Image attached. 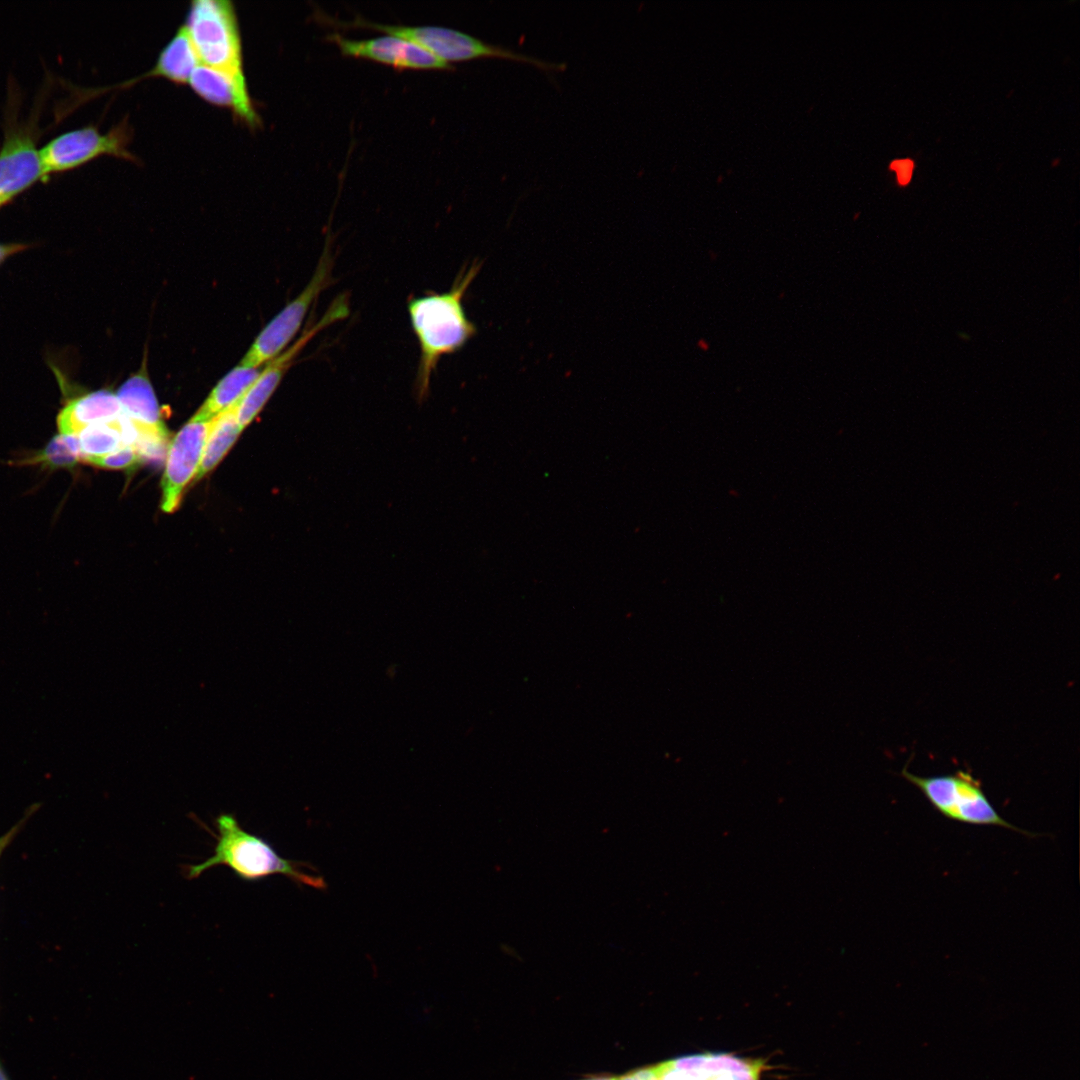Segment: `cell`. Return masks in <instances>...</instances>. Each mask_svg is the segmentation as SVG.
I'll return each instance as SVG.
<instances>
[{
    "mask_svg": "<svg viewBox=\"0 0 1080 1080\" xmlns=\"http://www.w3.org/2000/svg\"><path fill=\"white\" fill-rule=\"evenodd\" d=\"M479 269V264H472L459 273L449 291L416 297L408 303L410 323L420 347L416 377L419 401L428 394L439 360L460 350L476 332L466 316L463 298Z\"/></svg>",
    "mask_w": 1080,
    "mask_h": 1080,
    "instance_id": "obj_1",
    "label": "cell"
},
{
    "mask_svg": "<svg viewBox=\"0 0 1080 1080\" xmlns=\"http://www.w3.org/2000/svg\"><path fill=\"white\" fill-rule=\"evenodd\" d=\"M216 825L218 835L213 855L202 863L189 865L186 868L188 879L198 877L213 866L225 865L246 881L282 874L298 885L316 889L327 887L322 876L305 873L303 868L311 865L282 858L263 838L244 830L234 815H219Z\"/></svg>",
    "mask_w": 1080,
    "mask_h": 1080,
    "instance_id": "obj_2",
    "label": "cell"
},
{
    "mask_svg": "<svg viewBox=\"0 0 1080 1080\" xmlns=\"http://www.w3.org/2000/svg\"><path fill=\"white\" fill-rule=\"evenodd\" d=\"M314 16L319 23L335 28H367L411 41L445 62L467 61L478 58H498L522 62L546 72H561L565 63L548 62L514 50L484 41L464 32L439 26H403L371 22L361 16L351 21L336 19L317 9Z\"/></svg>",
    "mask_w": 1080,
    "mask_h": 1080,
    "instance_id": "obj_3",
    "label": "cell"
},
{
    "mask_svg": "<svg viewBox=\"0 0 1080 1080\" xmlns=\"http://www.w3.org/2000/svg\"><path fill=\"white\" fill-rule=\"evenodd\" d=\"M184 26L199 64L227 75L239 88L248 91L233 4L227 0L193 1Z\"/></svg>",
    "mask_w": 1080,
    "mask_h": 1080,
    "instance_id": "obj_4",
    "label": "cell"
},
{
    "mask_svg": "<svg viewBox=\"0 0 1080 1080\" xmlns=\"http://www.w3.org/2000/svg\"><path fill=\"white\" fill-rule=\"evenodd\" d=\"M900 775L917 787L929 803L944 817L971 825L998 826L1029 837L1036 834L1006 821L992 805L980 781L969 772L921 777L904 767Z\"/></svg>",
    "mask_w": 1080,
    "mask_h": 1080,
    "instance_id": "obj_5",
    "label": "cell"
},
{
    "mask_svg": "<svg viewBox=\"0 0 1080 1080\" xmlns=\"http://www.w3.org/2000/svg\"><path fill=\"white\" fill-rule=\"evenodd\" d=\"M333 264L330 241H326L318 265L308 284L261 330L239 365L260 368L285 350L301 328L312 304L331 284Z\"/></svg>",
    "mask_w": 1080,
    "mask_h": 1080,
    "instance_id": "obj_6",
    "label": "cell"
},
{
    "mask_svg": "<svg viewBox=\"0 0 1080 1080\" xmlns=\"http://www.w3.org/2000/svg\"><path fill=\"white\" fill-rule=\"evenodd\" d=\"M130 138L126 121L106 133L93 126L62 133L40 149L45 178L73 170L100 156L133 160L135 157L128 149Z\"/></svg>",
    "mask_w": 1080,
    "mask_h": 1080,
    "instance_id": "obj_7",
    "label": "cell"
},
{
    "mask_svg": "<svg viewBox=\"0 0 1080 1080\" xmlns=\"http://www.w3.org/2000/svg\"><path fill=\"white\" fill-rule=\"evenodd\" d=\"M349 313V297L341 294L331 302L318 321L306 327L288 349L265 364L258 378L237 403V420L242 430L251 423L267 403L294 359L307 343L325 328L347 318Z\"/></svg>",
    "mask_w": 1080,
    "mask_h": 1080,
    "instance_id": "obj_8",
    "label": "cell"
},
{
    "mask_svg": "<svg viewBox=\"0 0 1080 1080\" xmlns=\"http://www.w3.org/2000/svg\"><path fill=\"white\" fill-rule=\"evenodd\" d=\"M32 121L7 122L0 146V207L45 179Z\"/></svg>",
    "mask_w": 1080,
    "mask_h": 1080,
    "instance_id": "obj_9",
    "label": "cell"
},
{
    "mask_svg": "<svg viewBox=\"0 0 1080 1080\" xmlns=\"http://www.w3.org/2000/svg\"><path fill=\"white\" fill-rule=\"evenodd\" d=\"M212 420H191L172 439L162 478L164 512H173L180 504L186 486L198 472Z\"/></svg>",
    "mask_w": 1080,
    "mask_h": 1080,
    "instance_id": "obj_10",
    "label": "cell"
},
{
    "mask_svg": "<svg viewBox=\"0 0 1080 1080\" xmlns=\"http://www.w3.org/2000/svg\"><path fill=\"white\" fill-rule=\"evenodd\" d=\"M657 1067L659 1080H760L768 1068L763 1059L729 1053L684 1055L658 1063Z\"/></svg>",
    "mask_w": 1080,
    "mask_h": 1080,
    "instance_id": "obj_11",
    "label": "cell"
},
{
    "mask_svg": "<svg viewBox=\"0 0 1080 1080\" xmlns=\"http://www.w3.org/2000/svg\"><path fill=\"white\" fill-rule=\"evenodd\" d=\"M326 39L336 44L344 56L369 59L399 69L452 68L449 63L413 42L392 35L354 40L333 32Z\"/></svg>",
    "mask_w": 1080,
    "mask_h": 1080,
    "instance_id": "obj_12",
    "label": "cell"
},
{
    "mask_svg": "<svg viewBox=\"0 0 1080 1080\" xmlns=\"http://www.w3.org/2000/svg\"><path fill=\"white\" fill-rule=\"evenodd\" d=\"M188 84L202 99L210 104L231 109L247 125L255 127L260 123L248 91L239 88L227 75L199 64L193 70Z\"/></svg>",
    "mask_w": 1080,
    "mask_h": 1080,
    "instance_id": "obj_13",
    "label": "cell"
},
{
    "mask_svg": "<svg viewBox=\"0 0 1080 1080\" xmlns=\"http://www.w3.org/2000/svg\"><path fill=\"white\" fill-rule=\"evenodd\" d=\"M123 414L117 395L99 390L70 400L57 416L60 434L77 435L94 424L106 422Z\"/></svg>",
    "mask_w": 1080,
    "mask_h": 1080,
    "instance_id": "obj_14",
    "label": "cell"
},
{
    "mask_svg": "<svg viewBox=\"0 0 1080 1080\" xmlns=\"http://www.w3.org/2000/svg\"><path fill=\"white\" fill-rule=\"evenodd\" d=\"M116 395L123 414L139 430L168 434L145 367L127 379Z\"/></svg>",
    "mask_w": 1080,
    "mask_h": 1080,
    "instance_id": "obj_15",
    "label": "cell"
},
{
    "mask_svg": "<svg viewBox=\"0 0 1080 1080\" xmlns=\"http://www.w3.org/2000/svg\"><path fill=\"white\" fill-rule=\"evenodd\" d=\"M261 368L238 365L213 388L191 420L209 421L236 404L260 375Z\"/></svg>",
    "mask_w": 1080,
    "mask_h": 1080,
    "instance_id": "obj_16",
    "label": "cell"
},
{
    "mask_svg": "<svg viewBox=\"0 0 1080 1080\" xmlns=\"http://www.w3.org/2000/svg\"><path fill=\"white\" fill-rule=\"evenodd\" d=\"M199 65L186 27L181 26L160 52L155 66L146 76H157L177 84L188 83Z\"/></svg>",
    "mask_w": 1080,
    "mask_h": 1080,
    "instance_id": "obj_17",
    "label": "cell"
},
{
    "mask_svg": "<svg viewBox=\"0 0 1080 1080\" xmlns=\"http://www.w3.org/2000/svg\"><path fill=\"white\" fill-rule=\"evenodd\" d=\"M237 403L213 418L196 479L209 473L221 461L241 433Z\"/></svg>",
    "mask_w": 1080,
    "mask_h": 1080,
    "instance_id": "obj_18",
    "label": "cell"
},
{
    "mask_svg": "<svg viewBox=\"0 0 1080 1080\" xmlns=\"http://www.w3.org/2000/svg\"><path fill=\"white\" fill-rule=\"evenodd\" d=\"M120 416L86 427L77 434L82 460L89 463L123 447Z\"/></svg>",
    "mask_w": 1080,
    "mask_h": 1080,
    "instance_id": "obj_19",
    "label": "cell"
},
{
    "mask_svg": "<svg viewBox=\"0 0 1080 1080\" xmlns=\"http://www.w3.org/2000/svg\"><path fill=\"white\" fill-rule=\"evenodd\" d=\"M81 459L77 435L59 433L42 450L29 458L27 463L41 465L50 470L72 469Z\"/></svg>",
    "mask_w": 1080,
    "mask_h": 1080,
    "instance_id": "obj_20",
    "label": "cell"
},
{
    "mask_svg": "<svg viewBox=\"0 0 1080 1080\" xmlns=\"http://www.w3.org/2000/svg\"><path fill=\"white\" fill-rule=\"evenodd\" d=\"M139 462L140 457L136 449L131 446H123L89 463L106 469H127Z\"/></svg>",
    "mask_w": 1080,
    "mask_h": 1080,
    "instance_id": "obj_21",
    "label": "cell"
},
{
    "mask_svg": "<svg viewBox=\"0 0 1080 1080\" xmlns=\"http://www.w3.org/2000/svg\"><path fill=\"white\" fill-rule=\"evenodd\" d=\"M914 163L911 159H899L894 160L890 164V169L897 173V180L900 185H907L912 177Z\"/></svg>",
    "mask_w": 1080,
    "mask_h": 1080,
    "instance_id": "obj_22",
    "label": "cell"
},
{
    "mask_svg": "<svg viewBox=\"0 0 1080 1080\" xmlns=\"http://www.w3.org/2000/svg\"><path fill=\"white\" fill-rule=\"evenodd\" d=\"M617 1080H659L657 1064L629 1071Z\"/></svg>",
    "mask_w": 1080,
    "mask_h": 1080,
    "instance_id": "obj_23",
    "label": "cell"
},
{
    "mask_svg": "<svg viewBox=\"0 0 1080 1080\" xmlns=\"http://www.w3.org/2000/svg\"><path fill=\"white\" fill-rule=\"evenodd\" d=\"M34 811H35L34 808L30 809L29 813H27L24 818H22L9 831H7L4 835H2L0 837V858H1L2 854H3V852L5 851V849L11 844L13 839L16 837V835L19 833V831L25 825V823H26L27 819L29 818V816H31L34 813Z\"/></svg>",
    "mask_w": 1080,
    "mask_h": 1080,
    "instance_id": "obj_24",
    "label": "cell"
},
{
    "mask_svg": "<svg viewBox=\"0 0 1080 1080\" xmlns=\"http://www.w3.org/2000/svg\"><path fill=\"white\" fill-rule=\"evenodd\" d=\"M24 249V245L21 244H2L0 243V263L8 256L17 253Z\"/></svg>",
    "mask_w": 1080,
    "mask_h": 1080,
    "instance_id": "obj_25",
    "label": "cell"
},
{
    "mask_svg": "<svg viewBox=\"0 0 1080 1080\" xmlns=\"http://www.w3.org/2000/svg\"><path fill=\"white\" fill-rule=\"evenodd\" d=\"M582 1080H617V1077L605 1074V1075L591 1076L589 1078H585V1079H582Z\"/></svg>",
    "mask_w": 1080,
    "mask_h": 1080,
    "instance_id": "obj_26",
    "label": "cell"
},
{
    "mask_svg": "<svg viewBox=\"0 0 1080 1080\" xmlns=\"http://www.w3.org/2000/svg\"><path fill=\"white\" fill-rule=\"evenodd\" d=\"M0 1080H10L0 1061Z\"/></svg>",
    "mask_w": 1080,
    "mask_h": 1080,
    "instance_id": "obj_27",
    "label": "cell"
}]
</instances>
